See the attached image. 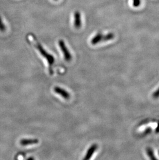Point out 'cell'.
<instances>
[{
	"instance_id": "1",
	"label": "cell",
	"mask_w": 159,
	"mask_h": 160,
	"mask_svg": "<svg viewBox=\"0 0 159 160\" xmlns=\"http://www.w3.org/2000/svg\"><path fill=\"white\" fill-rule=\"evenodd\" d=\"M35 43L34 45L38 51H39L40 54L43 57H44L46 59L48 63L49 66V72L50 74H52L53 73V70H52V66L53 65L54 63L55 62V59L54 58L52 54H49L43 47V46L41 45L40 44L36 41V39H35Z\"/></svg>"
},
{
	"instance_id": "2",
	"label": "cell",
	"mask_w": 159,
	"mask_h": 160,
	"mask_svg": "<svg viewBox=\"0 0 159 160\" xmlns=\"http://www.w3.org/2000/svg\"><path fill=\"white\" fill-rule=\"evenodd\" d=\"M58 45L63 54L64 58L66 61H70L72 59V55L69 51L68 49L65 44V42L63 39H60L58 41Z\"/></svg>"
},
{
	"instance_id": "3",
	"label": "cell",
	"mask_w": 159,
	"mask_h": 160,
	"mask_svg": "<svg viewBox=\"0 0 159 160\" xmlns=\"http://www.w3.org/2000/svg\"><path fill=\"white\" fill-rule=\"evenodd\" d=\"M74 26L76 29H79L82 26L81 14V13L78 11H75L74 13Z\"/></svg>"
},
{
	"instance_id": "4",
	"label": "cell",
	"mask_w": 159,
	"mask_h": 160,
	"mask_svg": "<svg viewBox=\"0 0 159 160\" xmlns=\"http://www.w3.org/2000/svg\"><path fill=\"white\" fill-rule=\"evenodd\" d=\"M54 91L56 93H57L58 94H59L62 97H63V98L65 100H68V99H70V94L61 88L56 87L54 88Z\"/></svg>"
},
{
	"instance_id": "5",
	"label": "cell",
	"mask_w": 159,
	"mask_h": 160,
	"mask_svg": "<svg viewBox=\"0 0 159 160\" xmlns=\"http://www.w3.org/2000/svg\"><path fill=\"white\" fill-rule=\"evenodd\" d=\"M98 149V145L97 144H93V145L91 146V147L89 148L87 152L85 155V157L83 158L84 160H89L92 157L93 155L94 154L95 151H96Z\"/></svg>"
},
{
	"instance_id": "6",
	"label": "cell",
	"mask_w": 159,
	"mask_h": 160,
	"mask_svg": "<svg viewBox=\"0 0 159 160\" xmlns=\"http://www.w3.org/2000/svg\"><path fill=\"white\" fill-rule=\"evenodd\" d=\"M39 140L37 139H22L20 141V143L22 146H28L35 145L38 143Z\"/></svg>"
},
{
	"instance_id": "7",
	"label": "cell",
	"mask_w": 159,
	"mask_h": 160,
	"mask_svg": "<svg viewBox=\"0 0 159 160\" xmlns=\"http://www.w3.org/2000/svg\"><path fill=\"white\" fill-rule=\"evenodd\" d=\"M102 37H103V34L99 32L92 39L91 41V44L93 45H96L98 44V43L102 42Z\"/></svg>"
},
{
	"instance_id": "8",
	"label": "cell",
	"mask_w": 159,
	"mask_h": 160,
	"mask_svg": "<svg viewBox=\"0 0 159 160\" xmlns=\"http://www.w3.org/2000/svg\"><path fill=\"white\" fill-rule=\"evenodd\" d=\"M114 36L115 35L113 33H109L106 34V35H103L102 42H106L110 41L111 39H113L114 38Z\"/></svg>"
},
{
	"instance_id": "9",
	"label": "cell",
	"mask_w": 159,
	"mask_h": 160,
	"mask_svg": "<svg viewBox=\"0 0 159 160\" xmlns=\"http://www.w3.org/2000/svg\"><path fill=\"white\" fill-rule=\"evenodd\" d=\"M147 153L148 155V156L150 158V159L152 160H155L156 158L154 155V151L151 148H147L146 149Z\"/></svg>"
},
{
	"instance_id": "10",
	"label": "cell",
	"mask_w": 159,
	"mask_h": 160,
	"mask_svg": "<svg viewBox=\"0 0 159 160\" xmlns=\"http://www.w3.org/2000/svg\"><path fill=\"white\" fill-rule=\"evenodd\" d=\"M6 30V27L5 24L3 23L1 16H0V31L4 32Z\"/></svg>"
},
{
	"instance_id": "11",
	"label": "cell",
	"mask_w": 159,
	"mask_h": 160,
	"mask_svg": "<svg viewBox=\"0 0 159 160\" xmlns=\"http://www.w3.org/2000/svg\"><path fill=\"white\" fill-rule=\"evenodd\" d=\"M141 4L140 0H133V4L134 6L137 7Z\"/></svg>"
},
{
	"instance_id": "12",
	"label": "cell",
	"mask_w": 159,
	"mask_h": 160,
	"mask_svg": "<svg viewBox=\"0 0 159 160\" xmlns=\"http://www.w3.org/2000/svg\"><path fill=\"white\" fill-rule=\"evenodd\" d=\"M152 96H153V97H154V98H155V99H157V98H158V97H159V88L157 90V91H156L155 92H154V93Z\"/></svg>"
},
{
	"instance_id": "13",
	"label": "cell",
	"mask_w": 159,
	"mask_h": 160,
	"mask_svg": "<svg viewBox=\"0 0 159 160\" xmlns=\"http://www.w3.org/2000/svg\"><path fill=\"white\" fill-rule=\"evenodd\" d=\"M152 128H147L144 133V134H149V133H150L152 132Z\"/></svg>"
},
{
	"instance_id": "14",
	"label": "cell",
	"mask_w": 159,
	"mask_h": 160,
	"mask_svg": "<svg viewBox=\"0 0 159 160\" xmlns=\"http://www.w3.org/2000/svg\"><path fill=\"white\" fill-rule=\"evenodd\" d=\"M155 133H159V121L158 122V127L155 129Z\"/></svg>"
},
{
	"instance_id": "15",
	"label": "cell",
	"mask_w": 159,
	"mask_h": 160,
	"mask_svg": "<svg viewBox=\"0 0 159 160\" xmlns=\"http://www.w3.org/2000/svg\"><path fill=\"white\" fill-rule=\"evenodd\" d=\"M54 1H58V0H54Z\"/></svg>"
},
{
	"instance_id": "16",
	"label": "cell",
	"mask_w": 159,
	"mask_h": 160,
	"mask_svg": "<svg viewBox=\"0 0 159 160\" xmlns=\"http://www.w3.org/2000/svg\"></svg>"
}]
</instances>
